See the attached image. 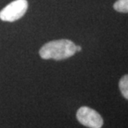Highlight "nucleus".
Listing matches in <instances>:
<instances>
[{
    "label": "nucleus",
    "instance_id": "20e7f679",
    "mask_svg": "<svg viewBox=\"0 0 128 128\" xmlns=\"http://www.w3.org/2000/svg\"><path fill=\"white\" fill-rule=\"evenodd\" d=\"M119 89L122 96L128 100V74L122 76L119 81Z\"/></svg>",
    "mask_w": 128,
    "mask_h": 128
},
{
    "label": "nucleus",
    "instance_id": "7ed1b4c3",
    "mask_svg": "<svg viewBox=\"0 0 128 128\" xmlns=\"http://www.w3.org/2000/svg\"><path fill=\"white\" fill-rule=\"evenodd\" d=\"M76 118L81 124L89 128H101L103 125L100 114L88 107H81L77 111Z\"/></svg>",
    "mask_w": 128,
    "mask_h": 128
},
{
    "label": "nucleus",
    "instance_id": "f257e3e1",
    "mask_svg": "<svg viewBox=\"0 0 128 128\" xmlns=\"http://www.w3.org/2000/svg\"><path fill=\"white\" fill-rule=\"evenodd\" d=\"M76 53V45L67 39L52 40L40 48V56L44 60H62L70 58Z\"/></svg>",
    "mask_w": 128,
    "mask_h": 128
},
{
    "label": "nucleus",
    "instance_id": "423d86ee",
    "mask_svg": "<svg viewBox=\"0 0 128 128\" xmlns=\"http://www.w3.org/2000/svg\"><path fill=\"white\" fill-rule=\"evenodd\" d=\"M81 50H82L81 46H76V52H78V51H80Z\"/></svg>",
    "mask_w": 128,
    "mask_h": 128
},
{
    "label": "nucleus",
    "instance_id": "f03ea898",
    "mask_svg": "<svg viewBox=\"0 0 128 128\" xmlns=\"http://www.w3.org/2000/svg\"><path fill=\"white\" fill-rule=\"evenodd\" d=\"M26 0H15L8 4L0 12V19L5 22H14L23 17L28 10Z\"/></svg>",
    "mask_w": 128,
    "mask_h": 128
},
{
    "label": "nucleus",
    "instance_id": "39448f33",
    "mask_svg": "<svg viewBox=\"0 0 128 128\" xmlns=\"http://www.w3.org/2000/svg\"><path fill=\"white\" fill-rule=\"evenodd\" d=\"M113 8L119 12H128V0H118Z\"/></svg>",
    "mask_w": 128,
    "mask_h": 128
}]
</instances>
